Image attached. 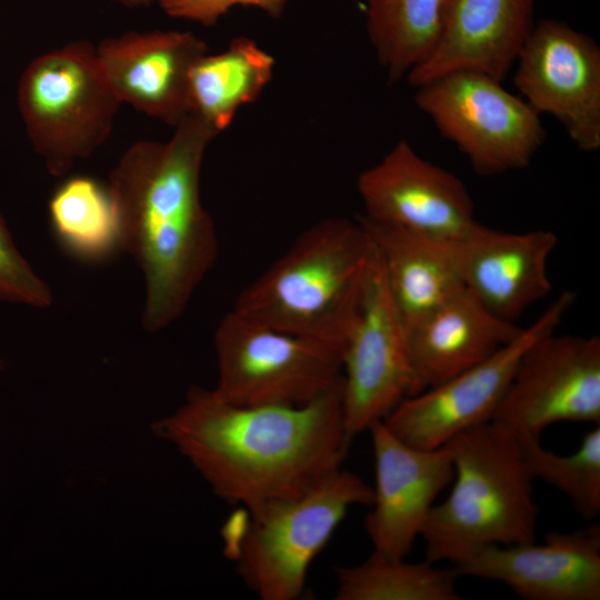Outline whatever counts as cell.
<instances>
[{
	"mask_svg": "<svg viewBox=\"0 0 600 600\" xmlns=\"http://www.w3.org/2000/svg\"><path fill=\"white\" fill-rule=\"evenodd\" d=\"M157 431L192 463L221 499L253 512L298 497L341 468L352 442L342 412V379L298 407L238 406L192 387Z\"/></svg>",
	"mask_w": 600,
	"mask_h": 600,
	"instance_id": "obj_1",
	"label": "cell"
},
{
	"mask_svg": "<svg viewBox=\"0 0 600 600\" xmlns=\"http://www.w3.org/2000/svg\"><path fill=\"white\" fill-rule=\"evenodd\" d=\"M218 132L194 113L167 142L132 144L109 174L118 246L140 268L148 331L174 322L218 257L213 221L200 198L206 149Z\"/></svg>",
	"mask_w": 600,
	"mask_h": 600,
	"instance_id": "obj_2",
	"label": "cell"
},
{
	"mask_svg": "<svg viewBox=\"0 0 600 600\" xmlns=\"http://www.w3.org/2000/svg\"><path fill=\"white\" fill-rule=\"evenodd\" d=\"M373 256V243L360 219H324L304 230L246 287L232 309L343 351Z\"/></svg>",
	"mask_w": 600,
	"mask_h": 600,
	"instance_id": "obj_3",
	"label": "cell"
},
{
	"mask_svg": "<svg viewBox=\"0 0 600 600\" xmlns=\"http://www.w3.org/2000/svg\"><path fill=\"white\" fill-rule=\"evenodd\" d=\"M446 447L454 483L424 522L420 537L426 559L454 566L488 546L536 540L533 479L516 434L490 421L461 432Z\"/></svg>",
	"mask_w": 600,
	"mask_h": 600,
	"instance_id": "obj_4",
	"label": "cell"
},
{
	"mask_svg": "<svg viewBox=\"0 0 600 600\" xmlns=\"http://www.w3.org/2000/svg\"><path fill=\"white\" fill-rule=\"evenodd\" d=\"M372 488L339 468L302 494L248 512L228 549L247 587L262 600H294L316 557L356 504L370 506Z\"/></svg>",
	"mask_w": 600,
	"mask_h": 600,
	"instance_id": "obj_5",
	"label": "cell"
},
{
	"mask_svg": "<svg viewBox=\"0 0 600 600\" xmlns=\"http://www.w3.org/2000/svg\"><path fill=\"white\" fill-rule=\"evenodd\" d=\"M17 101L28 139L53 177L104 143L121 106L87 40L34 58L21 73Z\"/></svg>",
	"mask_w": 600,
	"mask_h": 600,
	"instance_id": "obj_6",
	"label": "cell"
},
{
	"mask_svg": "<svg viewBox=\"0 0 600 600\" xmlns=\"http://www.w3.org/2000/svg\"><path fill=\"white\" fill-rule=\"evenodd\" d=\"M214 390L238 406L307 404L342 379V351L252 320L236 310L217 326Z\"/></svg>",
	"mask_w": 600,
	"mask_h": 600,
	"instance_id": "obj_7",
	"label": "cell"
},
{
	"mask_svg": "<svg viewBox=\"0 0 600 600\" xmlns=\"http://www.w3.org/2000/svg\"><path fill=\"white\" fill-rule=\"evenodd\" d=\"M414 88L417 107L478 174L527 167L546 139L540 114L488 74L452 71Z\"/></svg>",
	"mask_w": 600,
	"mask_h": 600,
	"instance_id": "obj_8",
	"label": "cell"
},
{
	"mask_svg": "<svg viewBox=\"0 0 600 600\" xmlns=\"http://www.w3.org/2000/svg\"><path fill=\"white\" fill-rule=\"evenodd\" d=\"M574 302L563 291L508 344L481 363L403 399L382 422L407 444L420 449L444 447L454 437L490 422L527 348L556 331Z\"/></svg>",
	"mask_w": 600,
	"mask_h": 600,
	"instance_id": "obj_9",
	"label": "cell"
},
{
	"mask_svg": "<svg viewBox=\"0 0 600 600\" xmlns=\"http://www.w3.org/2000/svg\"><path fill=\"white\" fill-rule=\"evenodd\" d=\"M519 440H540L550 424H600V338L558 334L538 338L520 358L492 420Z\"/></svg>",
	"mask_w": 600,
	"mask_h": 600,
	"instance_id": "obj_10",
	"label": "cell"
},
{
	"mask_svg": "<svg viewBox=\"0 0 600 600\" xmlns=\"http://www.w3.org/2000/svg\"><path fill=\"white\" fill-rule=\"evenodd\" d=\"M414 393L408 333L374 249L359 312L342 351V412L349 439Z\"/></svg>",
	"mask_w": 600,
	"mask_h": 600,
	"instance_id": "obj_11",
	"label": "cell"
},
{
	"mask_svg": "<svg viewBox=\"0 0 600 600\" xmlns=\"http://www.w3.org/2000/svg\"><path fill=\"white\" fill-rule=\"evenodd\" d=\"M513 67L516 88L538 114L552 116L579 150L600 148V47L591 37L541 20Z\"/></svg>",
	"mask_w": 600,
	"mask_h": 600,
	"instance_id": "obj_12",
	"label": "cell"
},
{
	"mask_svg": "<svg viewBox=\"0 0 600 600\" xmlns=\"http://www.w3.org/2000/svg\"><path fill=\"white\" fill-rule=\"evenodd\" d=\"M364 218L439 240H459L477 223L472 198L452 172L400 140L360 173Z\"/></svg>",
	"mask_w": 600,
	"mask_h": 600,
	"instance_id": "obj_13",
	"label": "cell"
},
{
	"mask_svg": "<svg viewBox=\"0 0 600 600\" xmlns=\"http://www.w3.org/2000/svg\"><path fill=\"white\" fill-rule=\"evenodd\" d=\"M371 436L376 484L364 529L373 552L403 559L420 537L436 498L453 479L448 448L420 449L393 436L382 420Z\"/></svg>",
	"mask_w": 600,
	"mask_h": 600,
	"instance_id": "obj_14",
	"label": "cell"
},
{
	"mask_svg": "<svg viewBox=\"0 0 600 600\" xmlns=\"http://www.w3.org/2000/svg\"><path fill=\"white\" fill-rule=\"evenodd\" d=\"M452 568L459 577L503 582L526 600H599L600 526L548 532L542 543L488 546Z\"/></svg>",
	"mask_w": 600,
	"mask_h": 600,
	"instance_id": "obj_15",
	"label": "cell"
},
{
	"mask_svg": "<svg viewBox=\"0 0 600 600\" xmlns=\"http://www.w3.org/2000/svg\"><path fill=\"white\" fill-rule=\"evenodd\" d=\"M102 71L122 103L176 127L191 113L189 73L208 53L190 31H128L96 47Z\"/></svg>",
	"mask_w": 600,
	"mask_h": 600,
	"instance_id": "obj_16",
	"label": "cell"
},
{
	"mask_svg": "<svg viewBox=\"0 0 600 600\" xmlns=\"http://www.w3.org/2000/svg\"><path fill=\"white\" fill-rule=\"evenodd\" d=\"M558 236L548 229L506 232L477 223L454 241L464 288L498 318L513 322L552 290L548 261Z\"/></svg>",
	"mask_w": 600,
	"mask_h": 600,
	"instance_id": "obj_17",
	"label": "cell"
},
{
	"mask_svg": "<svg viewBox=\"0 0 600 600\" xmlns=\"http://www.w3.org/2000/svg\"><path fill=\"white\" fill-rule=\"evenodd\" d=\"M533 16L534 0H443L436 46L408 82L417 87L459 70L502 81L536 24Z\"/></svg>",
	"mask_w": 600,
	"mask_h": 600,
	"instance_id": "obj_18",
	"label": "cell"
},
{
	"mask_svg": "<svg viewBox=\"0 0 600 600\" xmlns=\"http://www.w3.org/2000/svg\"><path fill=\"white\" fill-rule=\"evenodd\" d=\"M521 330L464 288L408 330L414 394L487 360Z\"/></svg>",
	"mask_w": 600,
	"mask_h": 600,
	"instance_id": "obj_19",
	"label": "cell"
},
{
	"mask_svg": "<svg viewBox=\"0 0 600 600\" xmlns=\"http://www.w3.org/2000/svg\"><path fill=\"white\" fill-rule=\"evenodd\" d=\"M377 251L391 300L407 330L464 289L454 241L359 218Z\"/></svg>",
	"mask_w": 600,
	"mask_h": 600,
	"instance_id": "obj_20",
	"label": "cell"
},
{
	"mask_svg": "<svg viewBox=\"0 0 600 600\" xmlns=\"http://www.w3.org/2000/svg\"><path fill=\"white\" fill-rule=\"evenodd\" d=\"M273 67V57L246 37L232 39L220 53L203 54L189 73L191 113L223 131L240 107L258 99Z\"/></svg>",
	"mask_w": 600,
	"mask_h": 600,
	"instance_id": "obj_21",
	"label": "cell"
},
{
	"mask_svg": "<svg viewBox=\"0 0 600 600\" xmlns=\"http://www.w3.org/2000/svg\"><path fill=\"white\" fill-rule=\"evenodd\" d=\"M367 31L390 82L420 66L433 50L443 0H363Z\"/></svg>",
	"mask_w": 600,
	"mask_h": 600,
	"instance_id": "obj_22",
	"label": "cell"
},
{
	"mask_svg": "<svg viewBox=\"0 0 600 600\" xmlns=\"http://www.w3.org/2000/svg\"><path fill=\"white\" fill-rule=\"evenodd\" d=\"M336 600H460L458 573L436 562H408L372 551L356 566L336 568Z\"/></svg>",
	"mask_w": 600,
	"mask_h": 600,
	"instance_id": "obj_23",
	"label": "cell"
},
{
	"mask_svg": "<svg viewBox=\"0 0 600 600\" xmlns=\"http://www.w3.org/2000/svg\"><path fill=\"white\" fill-rule=\"evenodd\" d=\"M51 224L73 253L96 259L118 246V222L108 187L87 176L63 181L49 201Z\"/></svg>",
	"mask_w": 600,
	"mask_h": 600,
	"instance_id": "obj_24",
	"label": "cell"
},
{
	"mask_svg": "<svg viewBox=\"0 0 600 600\" xmlns=\"http://www.w3.org/2000/svg\"><path fill=\"white\" fill-rule=\"evenodd\" d=\"M526 467L532 479H541L562 492L586 520L600 512V424L584 433L579 448L558 454L540 440H519Z\"/></svg>",
	"mask_w": 600,
	"mask_h": 600,
	"instance_id": "obj_25",
	"label": "cell"
},
{
	"mask_svg": "<svg viewBox=\"0 0 600 600\" xmlns=\"http://www.w3.org/2000/svg\"><path fill=\"white\" fill-rule=\"evenodd\" d=\"M0 300L48 308L52 292L19 251L0 212Z\"/></svg>",
	"mask_w": 600,
	"mask_h": 600,
	"instance_id": "obj_26",
	"label": "cell"
},
{
	"mask_svg": "<svg viewBox=\"0 0 600 600\" xmlns=\"http://www.w3.org/2000/svg\"><path fill=\"white\" fill-rule=\"evenodd\" d=\"M286 2L287 0H160L159 4L169 17L211 27L236 6L257 7L277 18L283 12Z\"/></svg>",
	"mask_w": 600,
	"mask_h": 600,
	"instance_id": "obj_27",
	"label": "cell"
},
{
	"mask_svg": "<svg viewBox=\"0 0 600 600\" xmlns=\"http://www.w3.org/2000/svg\"><path fill=\"white\" fill-rule=\"evenodd\" d=\"M117 1L127 8H138V7L150 6L154 1L159 2L160 0H117Z\"/></svg>",
	"mask_w": 600,
	"mask_h": 600,
	"instance_id": "obj_28",
	"label": "cell"
}]
</instances>
